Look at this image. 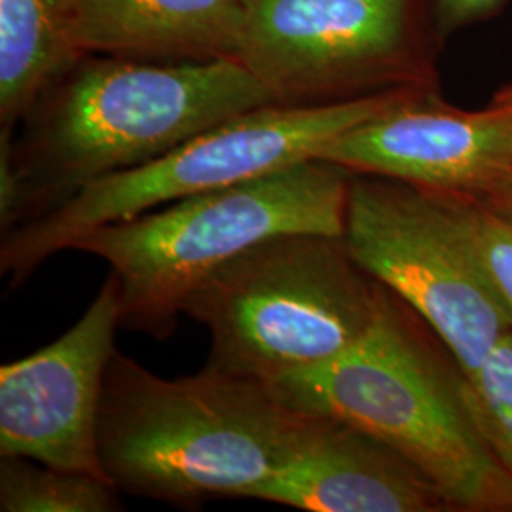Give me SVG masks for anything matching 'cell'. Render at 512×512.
Masks as SVG:
<instances>
[{
    "mask_svg": "<svg viewBox=\"0 0 512 512\" xmlns=\"http://www.w3.org/2000/svg\"><path fill=\"white\" fill-rule=\"evenodd\" d=\"M277 105L236 59L158 63L82 55L0 141L2 234L88 184L167 154L205 129Z\"/></svg>",
    "mask_w": 512,
    "mask_h": 512,
    "instance_id": "6da1fadb",
    "label": "cell"
},
{
    "mask_svg": "<svg viewBox=\"0 0 512 512\" xmlns=\"http://www.w3.org/2000/svg\"><path fill=\"white\" fill-rule=\"evenodd\" d=\"M310 423L266 384L207 366L164 378L116 349L97 448L120 492L196 511L215 499H251L293 459Z\"/></svg>",
    "mask_w": 512,
    "mask_h": 512,
    "instance_id": "7a4b0ae2",
    "label": "cell"
},
{
    "mask_svg": "<svg viewBox=\"0 0 512 512\" xmlns=\"http://www.w3.org/2000/svg\"><path fill=\"white\" fill-rule=\"evenodd\" d=\"M268 387L294 410L346 421L384 440L454 511L512 512V475L480 427L461 366L385 285L361 340Z\"/></svg>",
    "mask_w": 512,
    "mask_h": 512,
    "instance_id": "3957f363",
    "label": "cell"
},
{
    "mask_svg": "<svg viewBox=\"0 0 512 512\" xmlns=\"http://www.w3.org/2000/svg\"><path fill=\"white\" fill-rule=\"evenodd\" d=\"M351 173L319 158L167 203L74 239L122 285V327L167 340L192 291L220 266L281 234L344 236Z\"/></svg>",
    "mask_w": 512,
    "mask_h": 512,
    "instance_id": "277c9868",
    "label": "cell"
},
{
    "mask_svg": "<svg viewBox=\"0 0 512 512\" xmlns=\"http://www.w3.org/2000/svg\"><path fill=\"white\" fill-rule=\"evenodd\" d=\"M382 287L344 236L281 234L203 279L183 313L211 334L207 368L270 385L361 340Z\"/></svg>",
    "mask_w": 512,
    "mask_h": 512,
    "instance_id": "5b68a950",
    "label": "cell"
},
{
    "mask_svg": "<svg viewBox=\"0 0 512 512\" xmlns=\"http://www.w3.org/2000/svg\"><path fill=\"white\" fill-rule=\"evenodd\" d=\"M410 92L319 107L277 103L243 112L148 164L88 184L44 217L2 234L0 274L14 291L48 258L69 251L74 239L92 230L317 158L330 139Z\"/></svg>",
    "mask_w": 512,
    "mask_h": 512,
    "instance_id": "8992f818",
    "label": "cell"
},
{
    "mask_svg": "<svg viewBox=\"0 0 512 512\" xmlns=\"http://www.w3.org/2000/svg\"><path fill=\"white\" fill-rule=\"evenodd\" d=\"M427 0H249L236 61L279 105L439 90Z\"/></svg>",
    "mask_w": 512,
    "mask_h": 512,
    "instance_id": "52a82bcc",
    "label": "cell"
},
{
    "mask_svg": "<svg viewBox=\"0 0 512 512\" xmlns=\"http://www.w3.org/2000/svg\"><path fill=\"white\" fill-rule=\"evenodd\" d=\"M349 253L435 330L465 378L512 330L454 192L351 173Z\"/></svg>",
    "mask_w": 512,
    "mask_h": 512,
    "instance_id": "ba28073f",
    "label": "cell"
},
{
    "mask_svg": "<svg viewBox=\"0 0 512 512\" xmlns=\"http://www.w3.org/2000/svg\"><path fill=\"white\" fill-rule=\"evenodd\" d=\"M120 327L122 285L110 272L74 327L33 355L0 366V456L107 478L97 427Z\"/></svg>",
    "mask_w": 512,
    "mask_h": 512,
    "instance_id": "9c48e42d",
    "label": "cell"
},
{
    "mask_svg": "<svg viewBox=\"0 0 512 512\" xmlns=\"http://www.w3.org/2000/svg\"><path fill=\"white\" fill-rule=\"evenodd\" d=\"M319 160L349 173L482 194L512 173V109L463 110L414 90L330 139Z\"/></svg>",
    "mask_w": 512,
    "mask_h": 512,
    "instance_id": "30bf717a",
    "label": "cell"
},
{
    "mask_svg": "<svg viewBox=\"0 0 512 512\" xmlns=\"http://www.w3.org/2000/svg\"><path fill=\"white\" fill-rule=\"evenodd\" d=\"M251 499L308 512H456L395 448L359 427L311 414L293 459Z\"/></svg>",
    "mask_w": 512,
    "mask_h": 512,
    "instance_id": "8fae6325",
    "label": "cell"
},
{
    "mask_svg": "<svg viewBox=\"0 0 512 512\" xmlns=\"http://www.w3.org/2000/svg\"><path fill=\"white\" fill-rule=\"evenodd\" d=\"M249 0H76L82 54L183 63L236 59Z\"/></svg>",
    "mask_w": 512,
    "mask_h": 512,
    "instance_id": "7c38bea8",
    "label": "cell"
},
{
    "mask_svg": "<svg viewBox=\"0 0 512 512\" xmlns=\"http://www.w3.org/2000/svg\"><path fill=\"white\" fill-rule=\"evenodd\" d=\"M76 0H0V141L74 65Z\"/></svg>",
    "mask_w": 512,
    "mask_h": 512,
    "instance_id": "4fadbf2b",
    "label": "cell"
},
{
    "mask_svg": "<svg viewBox=\"0 0 512 512\" xmlns=\"http://www.w3.org/2000/svg\"><path fill=\"white\" fill-rule=\"evenodd\" d=\"M118 494L120 490L101 476L0 456L2 512H114L122 509Z\"/></svg>",
    "mask_w": 512,
    "mask_h": 512,
    "instance_id": "5bb4252c",
    "label": "cell"
},
{
    "mask_svg": "<svg viewBox=\"0 0 512 512\" xmlns=\"http://www.w3.org/2000/svg\"><path fill=\"white\" fill-rule=\"evenodd\" d=\"M465 380L480 427L512 475V330Z\"/></svg>",
    "mask_w": 512,
    "mask_h": 512,
    "instance_id": "9a60e30c",
    "label": "cell"
},
{
    "mask_svg": "<svg viewBox=\"0 0 512 512\" xmlns=\"http://www.w3.org/2000/svg\"><path fill=\"white\" fill-rule=\"evenodd\" d=\"M458 196L459 207L475 239L478 255L497 293L512 308V211L488 194Z\"/></svg>",
    "mask_w": 512,
    "mask_h": 512,
    "instance_id": "2e32d148",
    "label": "cell"
},
{
    "mask_svg": "<svg viewBox=\"0 0 512 512\" xmlns=\"http://www.w3.org/2000/svg\"><path fill=\"white\" fill-rule=\"evenodd\" d=\"M440 40L482 19L490 18L505 0H427Z\"/></svg>",
    "mask_w": 512,
    "mask_h": 512,
    "instance_id": "e0dca14e",
    "label": "cell"
},
{
    "mask_svg": "<svg viewBox=\"0 0 512 512\" xmlns=\"http://www.w3.org/2000/svg\"><path fill=\"white\" fill-rule=\"evenodd\" d=\"M488 196H492L494 200L499 203H503L505 207H509L512 211V173L507 175L505 179H501L499 183L492 186L488 192H484Z\"/></svg>",
    "mask_w": 512,
    "mask_h": 512,
    "instance_id": "ac0fdd59",
    "label": "cell"
},
{
    "mask_svg": "<svg viewBox=\"0 0 512 512\" xmlns=\"http://www.w3.org/2000/svg\"><path fill=\"white\" fill-rule=\"evenodd\" d=\"M492 105L503 107V109H512V84L495 93Z\"/></svg>",
    "mask_w": 512,
    "mask_h": 512,
    "instance_id": "d6986e66",
    "label": "cell"
}]
</instances>
